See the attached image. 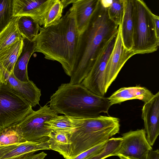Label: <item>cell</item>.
Returning a JSON list of instances; mask_svg holds the SVG:
<instances>
[{
    "label": "cell",
    "instance_id": "cell-1",
    "mask_svg": "<svg viewBox=\"0 0 159 159\" xmlns=\"http://www.w3.org/2000/svg\"><path fill=\"white\" fill-rule=\"evenodd\" d=\"M80 35L72 6L56 23L45 28L40 27L34 52L41 53L45 59L59 62L70 77L77 58Z\"/></svg>",
    "mask_w": 159,
    "mask_h": 159
},
{
    "label": "cell",
    "instance_id": "cell-2",
    "mask_svg": "<svg viewBox=\"0 0 159 159\" xmlns=\"http://www.w3.org/2000/svg\"><path fill=\"white\" fill-rule=\"evenodd\" d=\"M107 9L102 6L99 0L87 28L80 34L77 58L70 76V83H81L91 70L101 49L117 33L119 26L110 19Z\"/></svg>",
    "mask_w": 159,
    "mask_h": 159
},
{
    "label": "cell",
    "instance_id": "cell-3",
    "mask_svg": "<svg viewBox=\"0 0 159 159\" xmlns=\"http://www.w3.org/2000/svg\"><path fill=\"white\" fill-rule=\"evenodd\" d=\"M49 107L57 113L76 118L107 113L111 107L107 98L97 95L81 83L62 84L50 97Z\"/></svg>",
    "mask_w": 159,
    "mask_h": 159
},
{
    "label": "cell",
    "instance_id": "cell-4",
    "mask_svg": "<svg viewBox=\"0 0 159 159\" xmlns=\"http://www.w3.org/2000/svg\"><path fill=\"white\" fill-rule=\"evenodd\" d=\"M69 117L75 127L70 134V159L107 141L119 131L120 120L117 117L101 115L84 118Z\"/></svg>",
    "mask_w": 159,
    "mask_h": 159
},
{
    "label": "cell",
    "instance_id": "cell-5",
    "mask_svg": "<svg viewBox=\"0 0 159 159\" xmlns=\"http://www.w3.org/2000/svg\"><path fill=\"white\" fill-rule=\"evenodd\" d=\"M134 27L133 46L134 55L144 54L157 51L159 38L155 29L153 13L142 0H134Z\"/></svg>",
    "mask_w": 159,
    "mask_h": 159
},
{
    "label": "cell",
    "instance_id": "cell-6",
    "mask_svg": "<svg viewBox=\"0 0 159 159\" xmlns=\"http://www.w3.org/2000/svg\"><path fill=\"white\" fill-rule=\"evenodd\" d=\"M30 103L6 84H0V132L18 124L34 111Z\"/></svg>",
    "mask_w": 159,
    "mask_h": 159
},
{
    "label": "cell",
    "instance_id": "cell-7",
    "mask_svg": "<svg viewBox=\"0 0 159 159\" xmlns=\"http://www.w3.org/2000/svg\"><path fill=\"white\" fill-rule=\"evenodd\" d=\"M57 116V113L45 105L37 111H33L17 125L26 141H46L52 131L45 127V122Z\"/></svg>",
    "mask_w": 159,
    "mask_h": 159
},
{
    "label": "cell",
    "instance_id": "cell-8",
    "mask_svg": "<svg viewBox=\"0 0 159 159\" xmlns=\"http://www.w3.org/2000/svg\"><path fill=\"white\" fill-rule=\"evenodd\" d=\"M117 33L114 35L101 49L91 70L81 83L88 90L100 96H104L106 93L104 86L105 71Z\"/></svg>",
    "mask_w": 159,
    "mask_h": 159
},
{
    "label": "cell",
    "instance_id": "cell-9",
    "mask_svg": "<svg viewBox=\"0 0 159 159\" xmlns=\"http://www.w3.org/2000/svg\"><path fill=\"white\" fill-rule=\"evenodd\" d=\"M120 143L114 156L129 159H147L152 146L146 138L145 130H130L122 134Z\"/></svg>",
    "mask_w": 159,
    "mask_h": 159
},
{
    "label": "cell",
    "instance_id": "cell-10",
    "mask_svg": "<svg viewBox=\"0 0 159 159\" xmlns=\"http://www.w3.org/2000/svg\"><path fill=\"white\" fill-rule=\"evenodd\" d=\"M134 55L132 51L126 50L124 46L119 25L115 44L105 71L104 86L106 93L125 63Z\"/></svg>",
    "mask_w": 159,
    "mask_h": 159
},
{
    "label": "cell",
    "instance_id": "cell-11",
    "mask_svg": "<svg viewBox=\"0 0 159 159\" xmlns=\"http://www.w3.org/2000/svg\"><path fill=\"white\" fill-rule=\"evenodd\" d=\"M54 0H13V16H28L40 26L43 25L46 15Z\"/></svg>",
    "mask_w": 159,
    "mask_h": 159
},
{
    "label": "cell",
    "instance_id": "cell-12",
    "mask_svg": "<svg viewBox=\"0 0 159 159\" xmlns=\"http://www.w3.org/2000/svg\"><path fill=\"white\" fill-rule=\"evenodd\" d=\"M147 139L152 146L159 134V92L144 103L142 110Z\"/></svg>",
    "mask_w": 159,
    "mask_h": 159
},
{
    "label": "cell",
    "instance_id": "cell-13",
    "mask_svg": "<svg viewBox=\"0 0 159 159\" xmlns=\"http://www.w3.org/2000/svg\"><path fill=\"white\" fill-rule=\"evenodd\" d=\"M0 75L1 83L7 85L16 94L29 102L32 107L39 104L41 90L32 81H20L13 73H3Z\"/></svg>",
    "mask_w": 159,
    "mask_h": 159
},
{
    "label": "cell",
    "instance_id": "cell-14",
    "mask_svg": "<svg viewBox=\"0 0 159 159\" xmlns=\"http://www.w3.org/2000/svg\"><path fill=\"white\" fill-rule=\"evenodd\" d=\"M154 94L145 87L137 86L121 88L107 98L111 106L132 99H138L144 103L150 100Z\"/></svg>",
    "mask_w": 159,
    "mask_h": 159
},
{
    "label": "cell",
    "instance_id": "cell-15",
    "mask_svg": "<svg viewBox=\"0 0 159 159\" xmlns=\"http://www.w3.org/2000/svg\"><path fill=\"white\" fill-rule=\"evenodd\" d=\"M124 13L120 25L122 43L125 48L131 51L134 27V0H123Z\"/></svg>",
    "mask_w": 159,
    "mask_h": 159
},
{
    "label": "cell",
    "instance_id": "cell-16",
    "mask_svg": "<svg viewBox=\"0 0 159 159\" xmlns=\"http://www.w3.org/2000/svg\"><path fill=\"white\" fill-rule=\"evenodd\" d=\"M99 1V0H75L72 4L75 9L77 28L80 34L87 28Z\"/></svg>",
    "mask_w": 159,
    "mask_h": 159
},
{
    "label": "cell",
    "instance_id": "cell-17",
    "mask_svg": "<svg viewBox=\"0 0 159 159\" xmlns=\"http://www.w3.org/2000/svg\"><path fill=\"white\" fill-rule=\"evenodd\" d=\"M22 39L23 43L22 50L15 65L13 73L18 80L27 82L29 80L27 66L31 57L34 52L35 41H31Z\"/></svg>",
    "mask_w": 159,
    "mask_h": 159
},
{
    "label": "cell",
    "instance_id": "cell-18",
    "mask_svg": "<svg viewBox=\"0 0 159 159\" xmlns=\"http://www.w3.org/2000/svg\"><path fill=\"white\" fill-rule=\"evenodd\" d=\"M22 38L0 52V74L13 73L15 65L22 50Z\"/></svg>",
    "mask_w": 159,
    "mask_h": 159
},
{
    "label": "cell",
    "instance_id": "cell-19",
    "mask_svg": "<svg viewBox=\"0 0 159 159\" xmlns=\"http://www.w3.org/2000/svg\"><path fill=\"white\" fill-rule=\"evenodd\" d=\"M42 150H50L48 141L40 142L26 141L18 144L0 159H20Z\"/></svg>",
    "mask_w": 159,
    "mask_h": 159
},
{
    "label": "cell",
    "instance_id": "cell-20",
    "mask_svg": "<svg viewBox=\"0 0 159 159\" xmlns=\"http://www.w3.org/2000/svg\"><path fill=\"white\" fill-rule=\"evenodd\" d=\"M70 134L66 131H51L48 140L50 150L59 152L65 159H70L71 143Z\"/></svg>",
    "mask_w": 159,
    "mask_h": 159
},
{
    "label": "cell",
    "instance_id": "cell-21",
    "mask_svg": "<svg viewBox=\"0 0 159 159\" xmlns=\"http://www.w3.org/2000/svg\"><path fill=\"white\" fill-rule=\"evenodd\" d=\"M19 17H13L7 25L0 31V52L22 38L17 27Z\"/></svg>",
    "mask_w": 159,
    "mask_h": 159
},
{
    "label": "cell",
    "instance_id": "cell-22",
    "mask_svg": "<svg viewBox=\"0 0 159 159\" xmlns=\"http://www.w3.org/2000/svg\"><path fill=\"white\" fill-rule=\"evenodd\" d=\"M40 27L38 22L30 17L21 16L19 17L18 29L23 39L31 41L35 40L39 33Z\"/></svg>",
    "mask_w": 159,
    "mask_h": 159
},
{
    "label": "cell",
    "instance_id": "cell-23",
    "mask_svg": "<svg viewBox=\"0 0 159 159\" xmlns=\"http://www.w3.org/2000/svg\"><path fill=\"white\" fill-rule=\"evenodd\" d=\"M26 141L22 131L17 125L0 132V146L18 144Z\"/></svg>",
    "mask_w": 159,
    "mask_h": 159
},
{
    "label": "cell",
    "instance_id": "cell-24",
    "mask_svg": "<svg viewBox=\"0 0 159 159\" xmlns=\"http://www.w3.org/2000/svg\"><path fill=\"white\" fill-rule=\"evenodd\" d=\"M45 126L52 131H62L70 134L75 129V127L69 116H57L45 122Z\"/></svg>",
    "mask_w": 159,
    "mask_h": 159
},
{
    "label": "cell",
    "instance_id": "cell-25",
    "mask_svg": "<svg viewBox=\"0 0 159 159\" xmlns=\"http://www.w3.org/2000/svg\"><path fill=\"white\" fill-rule=\"evenodd\" d=\"M63 9L61 0H54L46 15L43 27L49 26L59 21L62 17Z\"/></svg>",
    "mask_w": 159,
    "mask_h": 159
},
{
    "label": "cell",
    "instance_id": "cell-26",
    "mask_svg": "<svg viewBox=\"0 0 159 159\" xmlns=\"http://www.w3.org/2000/svg\"><path fill=\"white\" fill-rule=\"evenodd\" d=\"M124 9L123 0H112V3L108 8L109 18L117 25L119 26L121 24Z\"/></svg>",
    "mask_w": 159,
    "mask_h": 159
},
{
    "label": "cell",
    "instance_id": "cell-27",
    "mask_svg": "<svg viewBox=\"0 0 159 159\" xmlns=\"http://www.w3.org/2000/svg\"><path fill=\"white\" fill-rule=\"evenodd\" d=\"M13 0H0V31L13 18Z\"/></svg>",
    "mask_w": 159,
    "mask_h": 159
},
{
    "label": "cell",
    "instance_id": "cell-28",
    "mask_svg": "<svg viewBox=\"0 0 159 159\" xmlns=\"http://www.w3.org/2000/svg\"><path fill=\"white\" fill-rule=\"evenodd\" d=\"M119 145V142L116 139L111 138L107 141L105 147L101 152L88 159H104L114 156V153Z\"/></svg>",
    "mask_w": 159,
    "mask_h": 159
},
{
    "label": "cell",
    "instance_id": "cell-29",
    "mask_svg": "<svg viewBox=\"0 0 159 159\" xmlns=\"http://www.w3.org/2000/svg\"><path fill=\"white\" fill-rule=\"evenodd\" d=\"M107 141L97 145L80 153L72 159H88L98 154L104 148Z\"/></svg>",
    "mask_w": 159,
    "mask_h": 159
},
{
    "label": "cell",
    "instance_id": "cell-30",
    "mask_svg": "<svg viewBox=\"0 0 159 159\" xmlns=\"http://www.w3.org/2000/svg\"><path fill=\"white\" fill-rule=\"evenodd\" d=\"M18 144H12L0 146V158L10 151L12 150Z\"/></svg>",
    "mask_w": 159,
    "mask_h": 159
},
{
    "label": "cell",
    "instance_id": "cell-31",
    "mask_svg": "<svg viewBox=\"0 0 159 159\" xmlns=\"http://www.w3.org/2000/svg\"><path fill=\"white\" fill-rule=\"evenodd\" d=\"M47 155L46 153L42 152L37 154H32L20 159H44Z\"/></svg>",
    "mask_w": 159,
    "mask_h": 159
},
{
    "label": "cell",
    "instance_id": "cell-32",
    "mask_svg": "<svg viewBox=\"0 0 159 159\" xmlns=\"http://www.w3.org/2000/svg\"><path fill=\"white\" fill-rule=\"evenodd\" d=\"M153 19L156 34L158 38H159V17L158 16L153 14Z\"/></svg>",
    "mask_w": 159,
    "mask_h": 159
},
{
    "label": "cell",
    "instance_id": "cell-33",
    "mask_svg": "<svg viewBox=\"0 0 159 159\" xmlns=\"http://www.w3.org/2000/svg\"><path fill=\"white\" fill-rule=\"evenodd\" d=\"M147 159H159V151L158 149L152 150L148 155Z\"/></svg>",
    "mask_w": 159,
    "mask_h": 159
},
{
    "label": "cell",
    "instance_id": "cell-34",
    "mask_svg": "<svg viewBox=\"0 0 159 159\" xmlns=\"http://www.w3.org/2000/svg\"><path fill=\"white\" fill-rule=\"evenodd\" d=\"M112 0H100L102 6L106 8H108L110 7L112 3Z\"/></svg>",
    "mask_w": 159,
    "mask_h": 159
},
{
    "label": "cell",
    "instance_id": "cell-35",
    "mask_svg": "<svg viewBox=\"0 0 159 159\" xmlns=\"http://www.w3.org/2000/svg\"><path fill=\"white\" fill-rule=\"evenodd\" d=\"M75 0H61L63 6L64 8L71 3H73Z\"/></svg>",
    "mask_w": 159,
    "mask_h": 159
},
{
    "label": "cell",
    "instance_id": "cell-36",
    "mask_svg": "<svg viewBox=\"0 0 159 159\" xmlns=\"http://www.w3.org/2000/svg\"><path fill=\"white\" fill-rule=\"evenodd\" d=\"M120 159H129L126 157H120Z\"/></svg>",
    "mask_w": 159,
    "mask_h": 159
},
{
    "label": "cell",
    "instance_id": "cell-37",
    "mask_svg": "<svg viewBox=\"0 0 159 159\" xmlns=\"http://www.w3.org/2000/svg\"><path fill=\"white\" fill-rule=\"evenodd\" d=\"M1 78H0V84H1Z\"/></svg>",
    "mask_w": 159,
    "mask_h": 159
}]
</instances>
